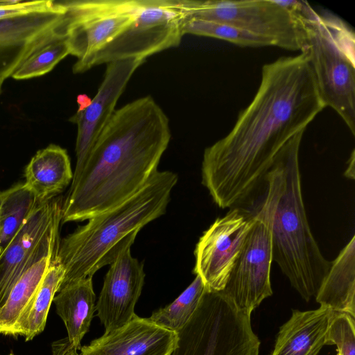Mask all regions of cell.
Segmentation results:
<instances>
[{
  "mask_svg": "<svg viewBox=\"0 0 355 355\" xmlns=\"http://www.w3.org/2000/svg\"><path fill=\"white\" fill-rule=\"evenodd\" d=\"M188 18L186 0H140L134 19L90 58L83 73L114 61L146 60L178 46Z\"/></svg>",
  "mask_w": 355,
  "mask_h": 355,
  "instance_id": "obj_6",
  "label": "cell"
},
{
  "mask_svg": "<svg viewBox=\"0 0 355 355\" xmlns=\"http://www.w3.org/2000/svg\"><path fill=\"white\" fill-rule=\"evenodd\" d=\"M64 274V268L55 256L37 291L15 323L11 335L23 336L28 341L43 331L51 304Z\"/></svg>",
  "mask_w": 355,
  "mask_h": 355,
  "instance_id": "obj_22",
  "label": "cell"
},
{
  "mask_svg": "<svg viewBox=\"0 0 355 355\" xmlns=\"http://www.w3.org/2000/svg\"><path fill=\"white\" fill-rule=\"evenodd\" d=\"M179 340V334L135 315L122 327L80 349L82 355H172Z\"/></svg>",
  "mask_w": 355,
  "mask_h": 355,
  "instance_id": "obj_13",
  "label": "cell"
},
{
  "mask_svg": "<svg viewBox=\"0 0 355 355\" xmlns=\"http://www.w3.org/2000/svg\"><path fill=\"white\" fill-rule=\"evenodd\" d=\"M184 34L206 36L225 40L241 46H273L268 39L228 24L188 18L183 26Z\"/></svg>",
  "mask_w": 355,
  "mask_h": 355,
  "instance_id": "obj_25",
  "label": "cell"
},
{
  "mask_svg": "<svg viewBox=\"0 0 355 355\" xmlns=\"http://www.w3.org/2000/svg\"><path fill=\"white\" fill-rule=\"evenodd\" d=\"M24 178L39 203L52 200L73 180L67 150L55 144L38 150L25 167Z\"/></svg>",
  "mask_w": 355,
  "mask_h": 355,
  "instance_id": "obj_18",
  "label": "cell"
},
{
  "mask_svg": "<svg viewBox=\"0 0 355 355\" xmlns=\"http://www.w3.org/2000/svg\"><path fill=\"white\" fill-rule=\"evenodd\" d=\"M54 4L53 1H10L7 4L0 6V19L47 9Z\"/></svg>",
  "mask_w": 355,
  "mask_h": 355,
  "instance_id": "obj_27",
  "label": "cell"
},
{
  "mask_svg": "<svg viewBox=\"0 0 355 355\" xmlns=\"http://www.w3.org/2000/svg\"><path fill=\"white\" fill-rule=\"evenodd\" d=\"M177 182L175 173L158 171L125 201L60 240L56 259L64 274L59 290L110 264L128 236L165 214Z\"/></svg>",
  "mask_w": 355,
  "mask_h": 355,
  "instance_id": "obj_4",
  "label": "cell"
},
{
  "mask_svg": "<svg viewBox=\"0 0 355 355\" xmlns=\"http://www.w3.org/2000/svg\"><path fill=\"white\" fill-rule=\"evenodd\" d=\"M6 193V190L1 191L0 190V210L2 205L3 200Z\"/></svg>",
  "mask_w": 355,
  "mask_h": 355,
  "instance_id": "obj_31",
  "label": "cell"
},
{
  "mask_svg": "<svg viewBox=\"0 0 355 355\" xmlns=\"http://www.w3.org/2000/svg\"><path fill=\"white\" fill-rule=\"evenodd\" d=\"M354 162L355 153L354 150H353L351 157L349 159L348 166L344 173V176L352 180H354Z\"/></svg>",
  "mask_w": 355,
  "mask_h": 355,
  "instance_id": "obj_29",
  "label": "cell"
},
{
  "mask_svg": "<svg viewBox=\"0 0 355 355\" xmlns=\"http://www.w3.org/2000/svg\"><path fill=\"white\" fill-rule=\"evenodd\" d=\"M305 52L320 97L355 135L354 34L340 19L318 15L302 21Z\"/></svg>",
  "mask_w": 355,
  "mask_h": 355,
  "instance_id": "obj_5",
  "label": "cell"
},
{
  "mask_svg": "<svg viewBox=\"0 0 355 355\" xmlns=\"http://www.w3.org/2000/svg\"><path fill=\"white\" fill-rule=\"evenodd\" d=\"M325 345H335L337 355H355L354 318L335 312L327 331Z\"/></svg>",
  "mask_w": 355,
  "mask_h": 355,
  "instance_id": "obj_26",
  "label": "cell"
},
{
  "mask_svg": "<svg viewBox=\"0 0 355 355\" xmlns=\"http://www.w3.org/2000/svg\"><path fill=\"white\" fill-rule=\"evenodd\" d=\"M66 8L71 55L77 58L74 73H83L90 58L134 19L140 0L62 1Z\"/></svg>",
  "mask_w": 355,
  "mask_h": 355,
  "instance_id": "obj_8",
  "label": "cell"
},
{
  "mask_svg": "<svg viewBox=\"0 0 355 355\" xmlns=\"http://www.w3.org/2000/svg\"><path fill=\"white\" fill-rule=\"evenodd\" d=\"M66 15L62 1L47 9L0 19V78H10L37 41Z\"/></svg>",
  "mask_w": 355,
  "mask_h": 355,
  "instance_id": "obj_15",
  "label": "cell"
},
{
  "mask_svg": "<svg viewBox=\"0 0 355 355\" xmlns=\"http://www.w3.org/2000/svg\"><path fill=\"white\" fill-rule=\"evenodd\" d=\"M261 72L232 130L203 154L202 183L222 209L246 199L288 141L325 107L305 52L266 64Z\"/></svg>",
  "mask_w": 355,
  "mask_h": 355,
  "instance_id": "obj_1",
  "label": "cell"
},
{
  "mask_svg": "<svg viewBox=\"0 0 355 355\" xmlns=\"http://www.w3.org/2000/svg\"><path fill=\"white\" fill-rule=\"evenodd\" d=\"M10 355H12V354H10Z\"/></svg>",
  "mask_w": 355,
  "mask_h": 355,
  "instance_id": "obj_33",
  "label": "cell"
},
{
  "mask_svg": "<svg viewBox=\"0 0 355 355\" xmlns=\"http://www.w3.org/2000/svg\"><path fill=\"white\" fill-rule=\"evenodd\" d=\"M3 82H4V80L0 78V94H1V91H2V85H3Z\"/></svg>",
  "mask_w": 355,
  "mask_h": 355,
  "instance_id": "obj_32",
  "label": "cell"
},
{
  "mask_svg": "<svg viewBox=\"0 0 355 355\" xmlns=\"http://www.w3.org/2000/svg\"><path fill=\"white\" fill-rule=\"evenodd\" d=\"M61 202L57 206L51 223L36 245L32 256L12 287L5 304L0 309V334L11 335L21 313L42 283L58 249L62 223Z\"/></svg>",
  "mask_w": 355,
  "mask_h": 355,
  "instance_id": "obj_14",
  "label": "cell"
},
{
  "mask_svg": "<svg viewBox=\"0 0 355 355\" xmlns=\"http://www.w3.org/2000/svg\"><path fill=\"white\" fill-rule=\"evenodd\" d=\"M60 202L58 199L39 204L0 255V309L26 268Z\"/></svg>",
  "mask_w": 355,
  "mask_h": 355,
  "instance_id": "obj_16",
  "label": "cell"
},
{
  "mask_svg": "<svg viewBox=\"0 0 355 355\" xmlns=\"http://www.w3.org/2000/svg\"><path fill=\"white\" fill-rule=\"evenodd\" d=\"M304 131L284 146L266 174L260 210L271 233L272 258L306 302L315 297L331 265L309 227L302 193L299 150Z\"/></svg>",
  "mask_w": 355,
  "mask_h": 355,
  "instance_id": "obj_3",
  "label": "cell"
},
{
  "mask_svg": "<svg viewBox=\"0 0 355 355\" xmlns=\"http://www.w3.org/2000/svg\"><path fill=\"white\" fill-rule=\"evenodd\" d=\"M243 248L223 291L218 292L241 311L251 315L272 295L270 270L273 261L268 221L259 209Z\"/></svg>",
  "mask_w": 355,
  "mask_h": 355,
  "instance_id": "obj_9",
  "label": "cell"
},
{
  "mask_svg": "<svg viewBox=\"0 0 355 355\" xmlns=\"http://www.w3.org/2000/svg\"><path fill=\"white\" fill-rule=\"evenodd\" d=\"M145 60L130 58L107 64L103 80L90 105L69 119L77 126L76 164L71 182L79 176L96 139L115 112L118 100Z\"/></svg>",
  "mask_w": 355,
  "mask_h": 355,
  "instance_id": "obj_12",
  "label": "cell"
},
{
  "mask_svg": "<svg viewBox=\"0 0 355 355\" xmlns=\"http://www.w3.org/2000/svg\"><path fill=\"white\" fill-rule=\"evenodd\" d=\"M68 55H71V49L65 15L60 23L47 31L33 46L11 78L26 80L43 76Z\"/></svg>",
  "mask_w": 355,
  "mask_h": 355,
  "instance_id": "obj_21",
  "label": "cell"
},
{
  "mask_svg": "<svg viewBox=\"0 0 355 355\" xmlns=\"http://www.w3.org/2000/svg\"><path fill=\"white\" fill-rule=\"evenodd\" d=\"M95 300L92 277L65 285L53 298L57 313L66 327L67 338L76 349H80L81 340L89 329L96 310Z\"/></svg>",
  "mask_w": 355,
  "mask_h": 355,
  "instance_id": "obj_20",
  "label": "cell"
},
{
  "mask_svg": "<svg viewBox=\"0 0 355 355\" xmlns=\"http://www.w3.org/2000/svg\"><path fill=\"white\" fill-rule=\"evenodd\" d=\"M91 102L92 98H90L87 94H79L77 97V103L78 105L77 110L80 111L85 110L90 105Z\"/></svg>",
  "mask_w": 355,
  "mask_h": 355,
  "instance_id": "obj_30",
  "label": "cell"
},
{
  "mask_svg": "<svg viewBox=\"0 0 355 355\" xmlns=\"http://www.w3.org/2000/svg\"><path fill=\"white\" fill-rule=\"evenodd\" d=\"M355 236L331 262L315 297L322 306L355 317Z\"/></svg>",
  "mask_w": 355,
  "mask_h": 355,
  "instance_id": "obj_19",
  "label": "cell"
},
{
  "mask_svg": "<svg viewBox=\"0 0 355 355\" xmlns=\"http://www.w3.org/2000/svg\"><path fill=\"white\" fill-rule=\"evenodd\" d=\"M335 311L293 310L290 319L279 327L270 355H318L325 345L327 331Z\"/></svg>",
  "mask_w": 355,
  "mask_h": 355,
  "instance_id": "obj_17",
  "label": "cell"
},
{
  "mask_svg": "<svg viewBox=\"0 0 355 355\" xmlns=\"http://www.w3.org/2000/svg\"><path fill=\"white\" fill-rule=\"evenodd\" d=\"M254 222V212L232 209L199 239L193 272L202 279L207 292L223 290Z\"/></svg>",
  "mask_w": 355,
  "mask_h": 355,
  "instance_id": "obj_10",
  "label": "cell"
},
{
  "mask_svg": "<svg viewBox=\"0 0 355 355\" xmlns=\"http://www.w3.org/2000/svg\"><path fill=\"white\" fill-rule=\"evenodd\" d=\"M189 18L223 23L269 40L273 46L303 51V24L276 0H186Z\"/></svg>",
  "mask_w": 355,
  "mask_h": 355,
  "instance_id": "obj_7",
  "label": "cell"
},
{
  "mask_svg": "<svg viewBox=\"0 0 355 355\" xmlns=\"http://www.w3.org/2000/svg\"><path fill=\"white\" fill-rule=\"evenodd\" d=\"M206 292L203 281L196 275L171 304L155 311L148 319L162 328L179 334L191 323Z\"/></svg>",
  "mask_w": 355,
  "mask_h": 355,
  "instance_id": "obj_24",
  "label": "cell"
},
{
  "mask_svg": "<svg viewBox=\"0 0 355 355\" xmlns=\"http://www.w3.org/2000/svg\"><path fill=\"white\" fill-rule=\"evenodd\" d=\"M169 120L153 97L115 110L62 205V223L83 221L123 202L157 171L171 139Z\"/></svg>",
  "mask_w": 355,
  "mask_h": 355,
  "instance_id": "obj_2",
  "label": "cell"
},
{
  "mask_svg": "<svg viewBox=\"0 0 355 355\" xmlns=\"http://www.w3.org/2000/svg\"><path fill=\"white\" fill-rule=\"evenodd\" d=\"M52 355H82L78 349L72 347L67 338L54 342L52 344Z\"/></svg>",
  "mask_w": 355,
  "mask_h": 355,
  "instance_id": "obj_28",
  "label": "cell"
},
{
  "mask_svg": "<svg viewBox=\"0 0 355 355\" xmlns=\"http://www.w3.org/2000/svg\"><path fill=\"white\" fill-rule=\"evenodd\" d=\"M138 232L128 236L111 262L96 310L105 333L121 328L136 315L135 306L144 283V265L131 254Z\"/></svg>",
  "mask_w": 355,
  "mask_h": 355,
  "instance_id": "obj_11",
  "label": "cell"
},
{
  "mask_svg": "<svg viewBox=\"0 0 355 355\" xmlns=\"http://www.w3.org/2000/svg\"><path fill=\"white\" fill-rule=\"evenodd\" d=\"M39 204L24 182L6 189L0 210V255Z\"/></svg>",
  "mask_w": 355,
  "mask_h": 355,
  "instance_id": "obj_23",
  "label": "cell"
}]
</instances>
